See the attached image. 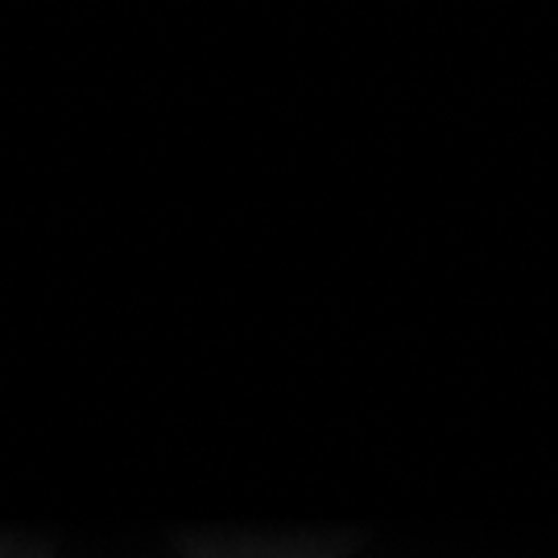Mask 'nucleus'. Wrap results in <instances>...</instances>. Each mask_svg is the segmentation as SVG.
Masks as SVG:
<instances>
[{"mask_svg":"<svg viewBox=\"0 0 558 558\" xmlns=\"http://www.w3.org/2000/svg\"><path fill=\"white\" fill-rule=\"evenodd\" d=\"M0 558H54V555L41 542L17 538V534H0Z\"/></svg>","mask_w":558,"mask_h":558,"instance_id":"nucleus-1","label":"nucleus"}]
</instances>
